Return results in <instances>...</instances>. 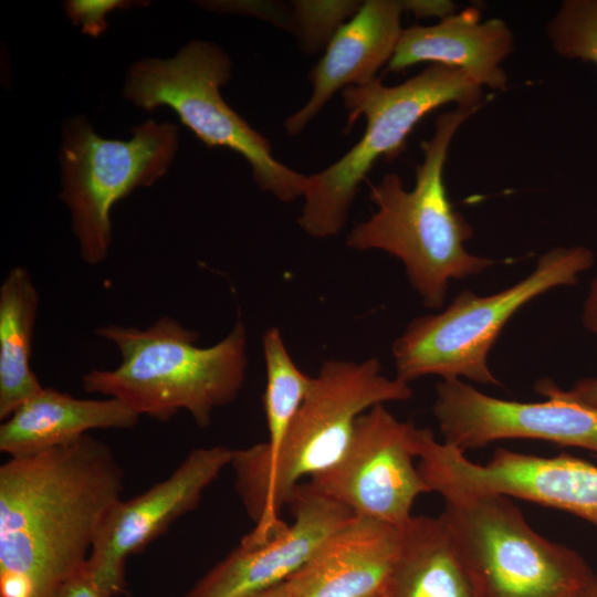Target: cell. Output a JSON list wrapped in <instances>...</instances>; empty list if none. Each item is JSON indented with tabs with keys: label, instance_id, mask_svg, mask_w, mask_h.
Returning a JSON list of instances; mask_svg holds the SVG:
<instances>
[{
	"label": "cell",
	"instance_id": "6da1fadb",
	"mask_svg": "<svg viewBox=\"0 0 597 597\" xmlns=\"http://www.w3.org/2000/svg\"><path fill=\"white\" fill-rule=\"evenodd\" d=\"M123 490L113 450L90 434L8 459L0 467V597H55L85 567Z\"/></svg>",
	"mask_w": 597,
	"mask_h": 597
},
{
	"label": "cell",
	"instance_id": "7a4b0ae2",
	"mask_svg": "<svg viewBox=\"0 0 597 597\" xmlns=\"http://www.w3.org/2000/svg\"><path fill=\"white\" fill-rule=\"evenodd\" d=\"M408 383L383 373L377 358L325 360L281 444L233 450L235 489L253 530L241 541L259 543L286 526L280 514L300 481L334 465L345 452L357 418L377 405L411 398Z\"/></svg>",
	"mask_w": 597,
	"mask_h": 597
},
{
	"label": "cell",
	"instance_id": "3957f363",
	"mask_svg": "<svg viewBox=\"0 0 597 597\" xmlns=\"http://www.w3.org/2000/svg\"><path fill=\"white\" fill-rule=\"evenodd\" d=\"M481 107L457 106L442 113L432 137L422 144L415 187L407 190L399 175L385 174L377 185H370L369 199L377 210L356 223L346 239L353 250H380L397 258L428 308L443 306L451 280L476 275L494 264L464 248L473 229L452 207L443 180L455 133Z\"/></svg>",
	"mask_w": 597,
	"mask_h": 597
},
{
	"label": "cell",
	"instance_id": "277c9868",
	"mask_svg": "<svg viewBox=\"0 0 597 597\" xmlns=\"http://www.w3.org/2000/svg\"><path fill=\"white\" fill-rule=\"evenodd\" d=\"M96 334L116 346L122 363L84 374L82 388L159 421L185 410L198 427H208L217 408L235 400L247 377L248 338L241 318L209 347L198 345V332L167 315L145 329L108 324Z\"/></svg>",
	"mask_w": 597,
	"mask_h": 597
},
{
	"label": "cell",
	"instance_id": "5b68a950",
	"mask_svg": "<svg viewBox=\"0 0 597 597\" xmlns=\"http://www.w3.org/2000/svg\"><path fill=\"white\" fill-rule=\"evenodd\" d=\"M342 96L347 111L346 130L362 116L366 127L343 157L307 176L297 221L315 239L336 235L344 228L359 185L375 163L398 156L411 130L428 113L448 103L475 107L486 102L482 87L464 71L442 64H431L394 86L376 77L365 85L344 88Z\"/></svg>",
	"mask_w": 597,
	"mask_h": 597
},
{
	"label": "cell",
	"instance_id": "8992f818",
	"mask_svg": "<svg viewBox=\"0 0 597 597\" xmlns=\"http://www.w3.org/2000/svg\"><path fill=\"white\" fill-rule=\"evenodd\" d=\"M595 263L584 245L544 252L533 271L491 295L463 290L440 313L413 318L392 343L396 377L410 383L434 375L500 385L488 364L507 321L526 303L559 286L575 285Z\"/></svg>",
	"mask_w": 597,
	"mask_h": 597
},
{
	"label": "cell",
	"instance_id": "52a82bcc",
	"mask_svg": "<svg viewBox=\"0 0 597 597\" xmlns=\"http://www.w3.org/2000/svg\"><path fill=\"white\" fill-rule=\"evenodd\" d=\"M232 63L217 44L192 40L171 59L145 57L134 63L124 98L151 112L170 107L207 147L229 148L250 165L262 191L291 202L303 197L307 176L276 160L270 142L233 111L220 87L231 78Z\"/></svg>",
	"mask_w": 597,
	"mask_h": 597
},
{
	"label": "cell",
	"instance_id": "ba28073f",
	"mask_svg": "<svg viewBox=\"0 0 597 597\" xmlns=\"http://www.w3.org/2000/svg\"><path fill=\"white\" fill-rule=\"evenodd\" d=\"M443 499L440 516L481 597H569L595 574L575 549L535 532L509 496Z\"/></svg>",
	"mask_w": 597,
	"mask_h": 597
},
{
	"label": "cell",
	"instance_id": "9c48e42d",
	"mask_svg": "<svg viewBox=\"0 0 597 597\" xmlns=\"http://www.w3.org/2000/svg\"><path fill=\"white\" fill-rule=\"evenodd\" d=\"M132 133L129 140L103 138L83 115L69 118L63 127L60 197L70 209L80 255L90 265L108 256L114 205L161 178L178 149L172 123L149 119Z\"/></svg>",
	"mask_w": 597,
	"mask_h": 597
},
{
	"label": "cell",
	"instance_id": "30bf717a",
	"mask_svg": "<svg viewBox=\"0 0 597 597\" xmlns=\"http://www.w3.org/2000/svg\"><path fill=\"white\" fill-rule=\"evenodd\" d=\"M417 467L430 492L442 498L501 494L565 511L597 527V467L568 453L541 457L499 448L480 464L426 431Z\"/></svg>",
	"mask_w": 597,
	"mask_h": 597
},
{
	"label": "cell",
	"instance_id": "8fae6325",
	"mask_svg": "<svg viewBox=\"0 0 597 597\" xmlns=\"http://www.w3.org/2000/svg\"><path fill=\"white\" fill-rule=\"evenodd\" d=\"M417 431L385 405L362 413L338 461L306 483L312 491L350 510L400 528L417 498L430 492L415 464Z\"/></svg>",
	"mask_w": 597,
	"mask_h": 597
},
{
	"label": "cell",
	"instance_id": "7c38bea8",
	"mask_svg": "<svg viewBox=\"0 0 597 597\" xmlns=\"http://www.w3.org/2000/svg\"><path fill=\"white\" fill-rule=\"evenodd\" d=\"M534 389L547 399H500L460 378L441 379L436 385L432 413L443 442L465 453L498 440L536 439L597 455V408L561 396L549 378L540 379Z\"/></svg>",
	"mask_w": 597,
	"mask_h": 597
},
{
	"label": "cell",
	"instance_id": "4fadbf2b",
	"mask_svg": "<svg viewBox=\"0 0 597 597\" xmlns=\"http://www.w3.org/2000/svg\"><path fill=\"white\" fill-rule=\"evenodd\" d=\"M232 454L233 450L224 446L193 449L165 480L109 507L85 565L104 597L126 593L128 557L195 510L206 489L230 465Z\"/></svg>",
	"mask_w": 597,
	"mask_h": 597
},
{
	"label": "cell",
	"instance_id": "5bb4252c",
	"mask_svg": "<svg viewBox=\"0 0 597 597\" xmlns=\"http://www.w3.org/2000/svg\"><path fill=\"white\" fill-rule=\"evenodd\" d=\"M293 522L259 543L240 542L185 597H244L286 582L318 546L355 514L301 484L290 504Z\"/></svg>",
	"mask_w": 597,
	"mask_h": 597
},
{
	"label": "cell",
	"instance_id": "9a60e30c",
	"mask_svg": "<svg viewBox=\"0 0 597 597\" xmlns=\"http://www.w3.org/2000/svg\"><path fill=\"white\" fill-rule=\"evenodd\" d=\"M405 0H366L326 45L325 53L308 74L312 94L284 122L287 135L302 133L335 93L365 85L389 63L402 34Z\"/></svg>",
	"mask_w": 597,
	"mask_h": 597
},
{
	"label": "cell",
	"instance_id": "2e32d148",
	"mask_svg": "<svg viewBox=\"0 0 597 597\" xmlns=\"http://www.w3.org/2000/svg\"><path fill=\"white\" fill-rule=\"evenodd\" d=\"M400 530L354 515L287 580L291 597H375L387 591Z\"/></svg>",
	"mask_w": 597,
	"mask_h": 597
},
{
	"label": "cell",
	"instance_id": "e0dca14e",
	"mask_svg": "<svg viewBox=\"0 0 597 597\" xmlns=\"http://www.w3.org/2000/svg\"><path fill=\"white\" fill-rule=\"evenodd\" d=\"M513 49V32L503 20L483 21L480 10L469 7L437 24L404 29L387 66L391 72H400L431 62L464 71L481 87L504 90L507 76L502 63Z\"/></svg>",
	"mask_w": 597,
	"mask_h": 597
},
{
	"label": "cell",
	"instance_id": "ac0fdd59",
	"mask_svg": "<svg viewBox=\"0 0 597 597\" xmlns=\"http://www.w3.org/2000/svg\"><path fill=\"white\" fill-rule=\"evenodd\" d=\"M140 415L116 398L82 399L43 387L0 426V451L28 457L69 444L94 429H128Z\"/></svg>",
	"mask_w": 597,
	"mask_h": 597
},
{
	"label": "cell",
	"instance_id": "d6986e66",
	"mask_svg": "<svg viewBox=\"0 0 597 597\" xmlns=\"http://www.w3.org/2000/svg\"><path fill=\"white\" fill-rule=\"evenodd\" d=\"M399 530L388 597H481L441 516L412 515Z\"/></svg>",
	"mask_w": 597,
	"mask_h": 597
},
{
	"label": "cell",
	"instance_id": "ffe728a7",
	"mask_svg": "<svg viewBox=\"0 0 597 597\" xmlns=\"http://www.w3.org/2000/svg\"><path fill=\"white\" fill-rule=\"evenodd\" d=\"M40 296L30 273L12 268L0 286V419L42 390L31 367Z\"/></svg>",
	"mask_w": 597,
	"mask_h": 597
},
{
	"label": "cell",
	"instance_id": "44dd1931",
	"mask_svg": "<svg viewBox=\"0 0 597 597\" xmlns=\"http://www.w3.org/2000/svg\"><path fill=\"white\" fill-rule=\"evenodd\" d=\"M262 346L266 370L263 409L269 432L264 446L274 451L305 400L314 377L295 365L276 327L265 331Z\"/></svg>",
	"mask_w": 597,
	"mask_h": 597
},
{
	"label": "cell",
	"instance_id": "7402d4cb",
	"mask_svg": "<svg viewBox=\"0 0 597 597\" xmlns=\"http://www.w3.org/2000/svg\"><path fill=\"white\" fill-rule=\"evenodd\" d=\"M553 50L597 66V0H565L547 23Z\"/></svg>",
	"mask_w": 597,
	"mask_h": 597
},
{
	"label": "cell",
	"instance_id": "603a6c76",
	"mask_svg": "<svg viewBox=\"0 0 597 597\" xmlns=\"http://www.w3.org/2000/svg\"><path fill=\"white\" fill-rule=\"evenodd\" d=\"M293 33L306 53H315L327 45L348 15H354L359 1H310L291 2Z\"/></svg>",
	"mask_w": 597,
	"mask_h": 597
},
{
	"label": "cell",
	"instance_id": "cb8c5ba5",
	"mask_svg": "<svg viewBox=\"0 0 597 597\" xmlns=\"http://www.w3.org/2000/svg\"><path fill=\"white\" fill-rule=\"evenodd\" d=\"M136 3L124 0H69L64 2L66 15L74 25L82 27V33L97 38L107 28L106 15L117 9H125Z\"/></svg>",
	"mask_w": 597,
	"mask_h": 597
},
{
	"label": "cell",
	"instance_id": "d4e9b609",
	"mask_svg": "<svg viewBox=\"0 0 597 597\" xmlns=\"http://www.w3.org/2000/svg\"><path fill=\"white\" fill-rule=\"evenodd\" d=\"M55 597H104L94 584L86 567L66 580Z\"/></svg>",
	"mask_w": 597,
	"mask_h": 597
},
{
	"label": "cell",
	"instance_id": "484cf974",
	"mask_svg": "<svg viewBox=\"0 0 597 597\" xmlns=\"http://www.w3.org/2000/svg\"><path fill=\"white\" fill-rule=\"evenodd\" d=\"M556 390L569 400L597 408V377L580 378L568 389H562L556 385Z\"/></svg>",
	"mask_w": 597,
	"mask_h": 597
},
{
	"label": "cell",
	"instance_id": "4316f807",
	"mask_svg": "<svg viewBox=\"0 0 597 597\" xmlns=\"http://www.w3.org/2000/svg\"><path fill=\"white\" fill-rule=\"evenodd\" d=\"M405 8L416 17H440L441 19L457 11V6L452 1L443 0H405Z\"/></svg>",
	"mask_w": 597,
	"mask_h": 597
},
{
	"label": "cell",
	"instance_id": "83f0119b",
	"mask_svg": "<svg viewBox=\"0 0 597 597\" xmlns=\"http://www.w3.org/2000/svg\"><path fill=\"white\" fill-rule=\"evenodd\" d=\"M580 318L584 328L597 335V268L583 303Z\"/></svg>",
	"mask_w": 597,
	"mask_h": 597
},
{
	"label": "cell",
	"instance_id": "f1b7e54d",
	"mask_svg": "<svg viewBox=\"0 0 597 597\" xmlns=\"http://www.w3.org/2000/svg\"><path fill=\"white\" fill-rule=\"evenodd\" d=\"M244 597H291L286 582Z\"/></svg>",
	"mask_w": 597,
	"mask_h": 597
},
{
	"label": "cell",
	"instance_id": "f546056e",
	"mask_svg": "<svg viewBox=\"0 0 597 597\" xmlns=\"http://www.w3.org/2000/svg\"><path fill=\"white\" fill-rule=\"evenodd\" d=\"M375 597H388V596H387V593H385V594H381V595H378V596H375Z\"/></svg>",
	"mask_w": 597,
	"mask_h": 597
}]
</instances>
